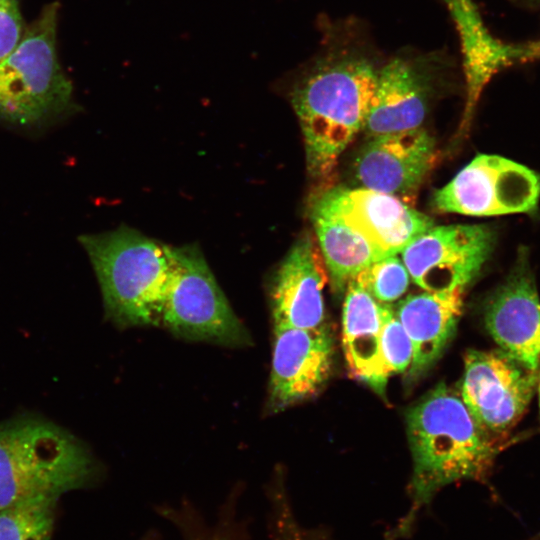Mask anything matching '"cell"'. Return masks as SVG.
Masks as SVG:
<instances>
[{
    "mask_svg": "<svg viewBox=\"0 0 540 540\" xmlns=\"http://www.w3.org/2000/svg\"><path fill=\"white\" fill-rule=\"evenodd\" d=\"M95 462L85 445L42 417L0 423V511L37 497H57L88 484Z\"/></svg>",
    "mask_w": 540,
    "mask_h": 540,
    "instance_id": "cell-4",
    "label": "cell"
},
{
    "mask_svg": "<svg viewBox=\"0 0 540 540\" xmlns=\"http://www.w3.org/2000/svg\"><path fill=\"white\" fill-rule=\"evenodd\" d=\"M540 197V175L498 155L480 154L432 198L435 210L470 216L532 212Z\"/></svg>",
    "mask_w": 540,
    "mask_h": 540,
    "instance_id": "cell-8",
    "label": "cell"
},
{
    "mask_svg": "<svg viewBox=\"0 0 540 540\" xmlns=\"http://www.w3.org/2000/svg\"><path fill=\"white\" fill-rule=\"evenodd\" d=\"M329 281L317 242L306 234L280 263L270 289L274 326L318 328L325 323L323 291Z\"/></svg>",
    "mask_w": 540,
    "mask_h": 540,
    "instance_id": "cell-15",
    "label": "cell"
},
{
    "mask_svg": "<svg viewBox=\"0 0 540 540\" xmlns=\"http://www.w3.org/2000/svg\"><path fill=\"white\" fill-rule=\"evenodd\" d=\"M197 540H226V538L223 535L220 536L218 534H214V535L208 536V537H200Z\"/></svg>",
    "mask_w": 540,
    "mask_h": 540,
    "instance_id": "cell-25",
    "label": "cell"
},
{
    "mask_svg": "<svg viewBox=\"0 0 540 540\" xmlns=\"http://www.w3.org/2000/svg\"><path fill=\"white\" fill-rule=\"evenodd\" d=\"M464 365L459 394L477 424L499 440L526 412L539 376L501 349L469 350Z\"/></svg>",
    "mask_w": 540,
    "mask_h": 540,
    "instance_id": "cell-9",
    "label": "cell"
},
{
    "mask_svg": "<svg viewBox=\"0 0 540 540\" xmlns=\"http://www.w3.org/2000/svg\"><path fill=\"white\" fill-rule=\"evenodd\" d=\"M352 280L378 302L391 304L405 294L411 278L402 259L389 255L371 263Z\"/></svg>",
    "mask_w": 540,
    "mask_h": 540,
    "instance_id": "cell-20",
    "label": "cell"
},
{
    "mask_svg": "<svg viewBox=\"0 0 540 540\" xmlns=\"http://www.w3.org/2000/svg\"><path fill=\"white\" fill-rule=\"evenodd\" d=\"M413 459L409 512L392 533L407 534L419 510L443 487L483 480L499 452L497 440L474 420L459 393L438 384L407 413Z\"/></svg>",
    "mask_w": 540,
    "mask_h": 540,
    "instance_id": "cell-2",
    "label": "cell"
},
{
    "mask_svg": "<svg viewBox=\"0 0 540 540\" xmlns=\"http://www.w3.org/2000/svg\"><path fill=\"white\" fill-rule=\"evenodd\" d=\"M454 66L445 50L405 48L386 57L363 130L373 138L421 128L437 83Z\"/></svg>",
    "mask_w": 540,
    "mask_h": 540,
    "instance_id": "cell-7",
    "label": "cell"
},
{
    "mask_svg": "<svg viewBox=\"0 0 540 540\" xmlns=\"http://www.w3.org/2000/svg\"><path fill=\"white\" fill-rule=\"evenodd\" d=\"M342 345L350 374L384 396L388 378L380 358L383 305L357 282L345 289Z\"/></svg>",
    "mask_w": 540,
    "mask_h": 540,
    "instance_id": "cell-17",
    "label": "cell"
},
{
    "mask_svg": "<svg viewBox=\"0 0 540 540\" xmlns=\"http://www.w3.org/2000/svg\"><path fill=\"white\" fill-rule=\"evenodd\" d=\"M311 219L329 282L342 294L348 283L371 263L386 257L341 218L315 201Z\"/></svg>",
    "mask_w": 540,
    "mask_h": 540,
    "instance_id": "cell-18",
    "label": "cell"
},
{
    "mask_svg": "<svg viewBox=\"0 0 540 540\" xmlns=\"http://www.w3.org/2000/svg\"><path fill=\"white\" fill-rule=\"evenodd\" d=\"M380 358L387 378L407 372L413 358L412 343L390 304L383 305Z\"/></svg>",
    "mask_w": 540,
    "mask_h": 540,
    "instance_id": "cell-21",
    "label": "cell"
},
{
    "mask_svg": "<svg viewBox=\"0 0 540 540\" xmlns=\"http://www.w3.org/2000/svg\"><path fill=\"white\" fill-rule=\"evenodd\" d=\"M485 324L503 352L540 375V300L522 251L506 281L489 300Z\"/></svg>",
    "mask_w": 540,
    "mask_h": 540,
    "instance_id": "cell-14",
    "label": "cell"
},
{
    "mask_svg": "<svg viewBox=\"0 0 540 540\" xmlns=\"http://www.w3.org/2000/svg\"><path fill=\"white\" fill-rule=\"evenodd\" d=\"M96 274L107 316L120 326L161 325L174 272L172 247L117 229L78 239Z\"/></svg>",
    "mask_w": 540,
    "mask_h": 540,
    "instance_id": "cell-3",
    "label": "cell"
},
{
    "mask_svg": "<svg viewBox=\"0 0 540 540\" xmlns=\"http://www.w3.org/2000/svg\"><path fill=\"white\" fill-rule=\"evenodd\" d=\"M519 6L534 10L540 13V0H513Z\"/></svg>",
    "mask_w": 540,
    "mask_h": 540,
    "instance_id": "cell-24",
    "label": "cell"
},
{
    "mask_svg": "<svg viewBox=\"0 0 540 540\" xmlns=\"http://www.w3.org/2000/svg\"><path fill=\"white\" fill-rule=\"evenodd\" d=\"M25 27L18 0H0V61L17 45Z\"/></svg>",
    "mask_w": 540,
    "mask_h": 540,
    "instance_id": "cell-23",
    "label": "cell"
},
{
    "mask_svg": "<svg viewBox=\"0 0 540 540\" xmlns=\"http://www.w3.org/2000/svg\"><path fill=\"white\" fill-rule=\"evenodd\" d=\"M57 497H37L0 511V540H50Z\"/></svg>",
    "mask_w": 540,
    "mask_h": 540,
    "instance_id": "cell-19",
    "label": "cell"
},
{
    "mask_svg": "<svg viewBox=\"0 0 540 540\" xmlns=\"http://www.w3.org/2000/svg\"><path fill=\"white\" fill-rule=\"evenodd\" d=\"M175 267L168 288L161 325L189 340L230 347L251 343L200 250L172 247Z\"/></svg>",
    "mask_w": 540,
    "mask_h": 540,
    "instance_id": "cell-6",
    "label": "cell"
},
{
    "mask_svg": "<svg viewBox=\"0 0 540 540\" xmlns=\"http://www.w3.org/2000/svg\"><path fill=\"white\" fill-rule=\"evenodd\" d=\"M495 232L487 225L432 226L401 252L411 280L424 291L466 290L488 260Z\"/></svg>",
    "mask_w": 540,
    "mask_h": 540,
    "instance_id": "cell-10",
    "label": "cell"
},
{
    "mask_svg": "<svg viewBox=\"0 0 540 540\" xmlns=\"http://www.w3.org/2000/svg\"><path fill=\"white\" fill-rule=\"evenodd\" d=\"M538 392V397H539V406H540V375L538 377V383H537V390Z\"/></svg>",
    "mask_w": 540,
    "mask_h": 540,
    "instance_id": "cell-26",
    "label": "cell"
},
{
    "mask_svg": "<svg viewBox=\"0 0 540 540\" xmlns=\"http://www.w3.org/2000/svg\"><path fill=\"white\" fill-rule=\"evenodd\" d=\"M385 58L360 21L322 23L319 47L296 70L289 88L313 178H327L364 129Z\"/></svg>",
    "mask_w": 540,
    "mask_h": 540,
    "instance_id": "cell-1",
    "label": "cell"
},
{
    "mask_svg": "<svg viewBox=\"0 0 540 540\" xmlns=\"http://www.w3.org/2000/svg\"><path fill=\"white\" fill-rule=\"evenodd\" d=\"M333 358L327 324L314 329L274 326L269 410L279 412L316 395L331 375Z\"/></svg>",
    "mask_w": 540,
    "mask_h": 540,
    "instance_id": "cell-11",
    "label": "cell"
},
{
    "mask_svg": "<svg viewBox=\"0 0 540 540\" xmlns=\"http://www.w3.org/2000/svg\"><path fill=\"white\" fill-rule=\"evenodd\" d=\"M465 290L412 294L402 299L396 315L413 347L407 378L416 381L438 361L454 336Z\"/></svg>",
    "mask_w": 540,
    "mask_h": 540,
    "instance_id": "cell-16",
    "label": "cell"
},
{
    "mask_svg": "<svg viewBox=\"0 0 540 540\" xmlns=\"http://www.w3.org/2000/svg\"><path fill=\"white\" fill-rule=\"evenodd\" d=\"M59 5L44 6L0 61V122L36 131L63 120L75 107L74 88L59 61Z\"/></svg>",
    "mask_w": 540,
    "mask_h": 540,
    "instance_id": "cell-5",
    "label": "cell"
},
{
    "mask_svg": "<svg viewBox=\"0 0 540 540\" xmlns=\"http://www.w3.org/2000/svg\"><path fill=\"white\" fill-rule=\"evenodd\" d=\"M437 160L434 138L424 129L371 138L354 164L361 187L395 196L407 203L415 197Z\"/></svg>",
    "mask_w": 540,
    "mask_h": 540,
    "instance_id": "cell-13",
    "label": "cell"
},
{
    "mask_svg": "<svg viewBox=\"0 0 540 540\" xmlns=\"http://www.w3.org/2000/svg\"><path fill=\"white\" fill-rule=\"evenodd\" d=\"M316 201L341 218L384 256L398 255L434 226L403 200L368 188L329 189Z\"/></svg>",
    "mask_w": 540,
    "mask_h": 540,
    "instance_id": "cell-12",
    "label": "cell"
},
{
    "mask_svg": "<svg viewBox=\"0 0 540 540\" xmlns=\"http://www.w3.org/2000/svg\"><path fill=\"white\" fill-rule=\"evenodd\" d=\"M272 527L275 540H329L320 529L300 525L287 501L281 497L274 502Z\"/></svg>",
    "mask_w": 540,
    "mask_h": 540,
    "instance_id": "cell-22",
    "label": "cell"
}]
</instances>
